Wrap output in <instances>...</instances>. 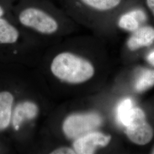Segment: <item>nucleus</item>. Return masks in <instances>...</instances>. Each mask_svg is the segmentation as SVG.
I'll return each mask as SVG.
<instances>
[{
	"label": "nucleus",
	"instance_id": "4468645a",
	"mask_svg": "<svg viewBox=\"0 0 154 154\" xmlns=\"http://www.w3.org/2000/svg\"><path fill=\"white\" fill-rule=\"evenodd\" d=\"M14 2L7 0H0V18L8 17L14 19L12 9Z\"/></svg>",
	"mask_w": 154,
	"mask_h": 154
},
{
	"label": "nucleus",
	"instance_id": "7ed1b4c3",
	"mask_svg": "<svg viewBox=\"0 0 154 154\" xmlns=\"http://www.w3.org/2000/svg\"><path fill=\"white\" fill-rule=\"evenodd\" d=\"M51 70L55 77L70 83L86 82L94 74L93 66L89 61L70 51H62L55 56Z\"/></svg>",
	"mask_w": 154,
	"mask_h": 154
},
{
	"label": "nucleus",
	"instance_id": "f257e3e1",
	"mask_svg": "<svg viewBox=\"0 0 154 154\" xmlns=\"http://www.w3.org/2000/svg\"><path fill=\"white\" fill-rule=\"evenodd\" d=\"M12 14L20 26L45 36L58 34L74 21L51 0H17Z\"/></svg>",
	"mask_w": 154,
	"mask_h": 154
},
{
	"label": "nucleus",
	"instance_id": "2eb2a0df",
	"mask_svg": "<svg viewBox=\"0 0 154 154\" xmlns=\"http://www.w3.org/2000/svg\"><path fill=\"white\" fill-rule=\"evenodd\" d=\"M142 1L149 11L150 16L154 20V0H142Z\"/></svg>",
	"mask_w": 154,
	"mask_h": 154
},
{
	"label": "nucleus",
	"instance_id": "0eeeda50",
	"mask_svg": "<svg viewBox=\"0 0 154 154\" xmlns=\"http://www.w3.org/2000/svg\"><path fill=\"white\" fill-rule=\"evenodd\" d=\"M111 137L99 132H88L77 138L74 143V151L77 154H93L98 147L109 144Z\"/></svg>",
	"mask_w": 154,
	"mask_h": 154
},
{
	"label": "nucleus",
	"instance_id": "ddd939ff",
	"mask_svg": "<svg viewBox=\"0 0 154 154\" xmlns=\"http://www.w3.org/2000/svg\"><path fill=\"white\" fill-rule=\"evenodd\" d=\"M132 108V102L130 99L124 100L119 105L117 110V120L123 126Z\"/></svg>",
	"mask_w": 154,
	"mask_h": 154
},
{
	"label": "nucleus",
	"instance_id": "1a4fd4ad",
	"mask_svg": "<svg viewBox=\"0 0 154 154\" xmlns=\"http://www.w3.org/2000/svg\"><path fill=\"white\" fill-rule=\"evenodd\" d=\"M14 19L0 18V45L17 44L21 36L20 29Z\"/></svg>",
	"mask_w": 154,
	"mask_h": 154
},
{
	"label": "nucleus",
	"instance_id": "6e6552de",
	"mask_svg": "<svg viewBox=\"0 0 154 154\" xmlns=\"http://www.w3.org/2000/svg\"><path fill=\"white\" fill-rule=\"evenodd\" d=\"M154 44V28L147 23L131 33L127 41L126 47L130 51H137Z\"/></svg>",
	"mask_w": 154,
	"mask_h": 154
},
{
	"label": "nucleus",
	"instance_id": "20e7f679",
	"mask_svg": "<svg viewBox=\"0 0 154 154\" xmlns=\"http://www.w3.org/2000/svg\"><path fill=\"white\" fill-rule=\"evenodd\" d=\"M149 16L142 0H131L114 16L109 26L116 25L122 30L132 33L147 24Z\"/></svg>",
	"mask_w": 154,
	"mask_h": 154
},
{
	"label": "nucleus",
	"instance_id": "f8f14e48",
	"mask_svg": "<svg viewBox=\"0 0 154 154\" xmlns=\"http://www.w3.org/2000/svg\"><path fill=\"white\" fill-rule=\"evenodd\" d=\"M154 86V70H147L143 72L135 84V88L138 93H142Z\"/></svg>",
	"mask_w": 154,
	"mask_h": 154
},
{
	"label": "nucleus",
	"instance_id": "39448f33",
	"mask_svg": "<svg viewBox=\"0 0 154 154\" xmlns=\"http://www.w3.org/2000/svg\"><path fill=\"white\" fill-rule=\"evenodd\" d=\"M124 126L128 138L133 143L145 145L153 137V129L146 121L144 112L139 108L131 110Z\"/></svg>",
	"mask_w": 154,
	"mask_h": 154
},
{
	"label": "nucleus",
	"instance_id": "f3484780",
	"mask_svg": "<svg viewBox=\"0 0 154 154\" xmlns=\"http://www.w3.org/2000/svg\"><path fill=\"white\" fill-rule=\"evenodd\" d=\"M147 61L149 64L154 66V50L148 54L147 56Z\"/></svg>",
	"mask_w": 154,
	"mask_h": 154
},
{
	"label": "nucleus",
	"instance_id": "a211bd4d",
	"mask_svg": "<svg viewBox=\"0 0 154 154\" xmlns=\"http://www.w3.org/2000/svg\"><path fill=\"white\" fill-rule=\"evenodd\" d=\"M7 1H11V2H13L14 3L17 0H7Z\"/></svg>",
	"mask_w": 154,
	"mask_h": 154
},
{
	"label": "nucleus",
	"instance_id": "6ab92c4d",
	"mask_svg": "<svg viewBox=\"0 0 154 154\" xmlns=\"http://www.w3.org/2000/svg\"><path fill=\"white\" fill-rule=\"evenodd\" d=\"M152 154H154V149H152V152H151Z\"/></svg>",
	"mask_w": 154,
	"mask_h": 154
},
{
	"label": "nucleus",
	"instance_id": "9b49d317",
	"mask_svg": "<svg viewBox=\"0 0 154 154\" xmlns=\"http://www.w3.org/2000/svg\"><path fill=\"white\" fill-rule=\"evenodd\" d=\"M14 98L8 91L0 92V131L9 126Z\"/></svg>",
	"mask_w": 154,
	"mask_h": 154
},
{
	"label": "nucleus",
	"instance_id": "423d86ee",
	"mask_svg": "<svg viewBox=\"0 0 154 154\" xmlns=\"http://www.w3.org/2000/svg\"><path fill=\"white\" fill-rule=\"evenodd\" d=\"M102 118L96 113L74 114L68 116L63 125V130L66 137L77 139L98 127Z\"/></svg>",
	"mask_w": 154,
	"mask_h": 154
},
{
	"label": "nucleus",
	"instance_id": "dca6fc26",
	"mask_svg": "<svg viewBox=\"0 0 154 154\" xmlns=\"http://www.w3.org/2000/svg\"><path fill=\"white\" fill-rule=\"evenodd\" d=\"M75 151L72 149L68 147H62L57 149L53 151L51 154H75Z\"/></svg>",
	"mask_w": 154,
	"mask_h": 154
},
{
	"label": "nucleus",
	"instance_id": "f03ea898",
	"mask_svg": "<svg viewBox=\"0 0 154 154\" xmlns=\"http://www.w3.org/2000/svg\"><path fill=\"white\" fill-rule=\"evenodd\" d=\"M74 21L92 26H109L118 11L131 0H60Z\"/></svg>",
	"mask_w": 154,
	"mask_h": 154
},
{
	"label": "nucleus",
	"instance_id": "9d476101",
	"mask_svg": "<svg viewBox=\"0 0 154 154\" xmlns=\"http://www.w3.org/2000/svg\"><path fill=\"white\" fill-rule=\"evenodd\" d=\"M38 112L37 106L32 102H25L17 105L13 118V125L15 130H18L22 122L25 120L34 118Z\"/></svg>",
	"mask_w": 154,
	"mask_h": 154
}]
</instances>
